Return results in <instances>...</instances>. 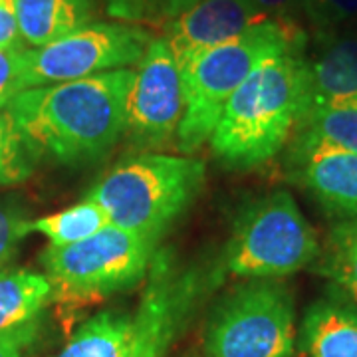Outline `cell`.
Returning <instances> with one entry per match:
<instances>
[{"mask_svg":"<svg viewBox=\"0 0 357 357\" xmlns=\"http://www.w3.org/2000/svg\"><path fill=\"white\" fill-rule=\"evenodd\" d=\"M307 46V34L296 20H264L181 66L185 112L177 131L183 155L199 151L217 126L222 107L264 60Z\"/></svg>","mask_w":357,"mask_h":357,"instance_id":"obj_3","label":"cell"},{"mask_svg":"<svg viewBox=\"0 0 357 357\" xmlns=\"http://www.w3.org/2000/svg\"><path fill=\"white\" fill-rule=\"evenodd\" d=\"M185 112L181 68L163 36H153L135 68L129 89L123 139L135 153L157 151L177 141Z\"/></svg>","mask_w":357,"mask_h":357,"instance_id":"obj_10","label":"cell"},{"mask_svg":"<svg viewBox=\"0 0 357 357\" xmlns=\"http://www.w3.org/2000/svg\"><path fill=\"white\" fill-rule=\"evenodd\" d=\"M151 0H103L105 13L119 22L145 26Z\"/></svg>","mask_w":357,"mask_h":357,"instance_id":"obj_26","label":"cell"},{"mask_svg":"<svg viewBox=\"0 0 357 357\" xmlns=\"http://www.w3.org/2000/svg\"><path fill=\"white\" fill-rule=\"evenodd\" d=\"M321 255L318 234L288 191L246 203L236 215L220 262L236 278H286Z\"/></svg>","mask_w":357,"mask_h":357,"instance_id":"obj_7","label":"cell"},{"mask_svg":"<svg viewBox=\"0 0 357 357\" xmlns=\"http://www.w3.org/2000/svg\"><path fill=\"white\" fill-rule=\"evenodd\" d=\"M38 330L0 335V357H24V349L34 342V335Z\"/></svg>","mask_w":357,"mask_h":357,"instance_id":"obj_29","label":"cell"},{"mask_svg":"<svg viewBox=\"0 0 357 357\" xmlns=\"http://www.w3.org/2000/svg\"><path fill=\"white\" fill-rule=\"evenodd\" d=\"M307 109V56L292 48L264 60L229 98L211 133L220 165L248 171L272 161Z\"/></svg>","mask_w":357,"mask_h":357,"instance_id":"obj_2","label":"cell"},{"mask_svg":"<svg viewBox=\"0 0 357 357\" xmlns=\"http://www.w3.org/2000/svg\"><path fill=\"white\" fill-rule=\"evenodd\" d=\"M151 40L153 34L145 26L93 20L46 46L26 48V89L133 68Z\"/></svg>","mask_w":357,"mask_h":357,"instance_id":"obj_9","label":"cell"},{"mask_svg":"<svg viewBox=\"0 0 357 357\" xmlns=\"http://www.w3.org/2000/svg\"><path fill=\"white\" fill-rule=\"evenodd\" d=\"M296 304L282 278H250L218 300L204 330V357H292Z\"/></svg>","mask_w":357,"mask_h":357,"instance_id":"obj_8","label":"cell"},{"mask_svg":"<svg viewBox=\"0 0 357 357\" xmlns=\"http://www.w3.org/2000/svg\"><path fill=\"white\" fill-rule=\"evenodd\" d=\"M0 6H14V0H0Z\"/></svg>","mask_w":357,"mask_h":357,"instance_id":"obj_30","label":"cell"},{"mask_svg":"<svg viewBox=\"0 0 357 357\" xmlns=\"http://www.w3.org/2000/svg\"><path fill=\"white\" fill-rule=\"evenodd\" d=\"M197 2L199 0H151L145 26L163 30L169 22H173L181 14L187 13Z\"/></svg>","mask_w":357,"mask_h":357,"instance_id":"obj_25","label":"cell"},{"mask_svg":"<svg viewBox=\"0 0 357 357\" xmlns=\"http://www.w3.org/2000/svg\"><path fill=\"white\" fill-rule=\"evenodd\" d=\"M300 10L318 38L335 34L340 26L356 20L357 0H302Z\"/></svg>","mask_w":357,"mask_h":357,"instance_id":"obj_23","label":"cell"},{"mask_svg":"<svg viewBox=\"0 0 357 357\" xmlns=\"http://www.w3.org/2000/svg\"><path fill=\"white\" fill-rule=\"evenodd\" d=\"M316 262L319 274L330 278L357 304V218L342 220L330 230Z\"/></svg>","mask_w":357,"mask_h":357,"instance_id":"obj_20","label":"cell"},{"mask_svg":"<svg viewBox=\"0 0 357 357\" xmlns=\"http://www.w3.org/2000/svg\"><path fill=\"white\" fill-rule=\"evenodd\" d=\"M52 302L46 274L30 270L0 272V335L38 330V319Z\"/></svg>","mask_w":357,"mask_h":357,"instance_id":"obj_16","label":"cell"},{"mask_svg":"<svg viewBox=\"0 0 357 357\" xmlns=\"http://www.w3.org/2000/svg\"><path fill=\"white\" fill-rule=\"evenodd\" d=\"M318 48L307 58V109L357 102V36H318ZM302 121V119H300Z\"/></svg>","mask_w":357,"mask_h":357,"instance_id":"obj_13","label":"cell"},{"mask_svg":"<svg viewBox=\"0 0 357 357\" xmlns=\"http://www.w3.org/2000/svg\"><path fill=\"white\" fill-rule=\"evenodd\" d=\"M30 217L16 199H0V272L13 264L20 243L30 234Z\"/></svg>","mask_w":357,"mask_h":357,"instance_id":"obj_22","label":"cell"},{"mask_svg":"<svg viewBox=\"0 0 357 357\" xmlns=\"http://www.w3.org/2000/svg\"><path fill=\"white\" fill-rule=\"evenodd\" d=\"M24 50H0V109L26 89Z\"/></svg>","mask_w":357,"mask_h":357,"instance_id":"obj_24","label":"cell"},{"mask_svg":"<svg viewBox=\"0 0 357 357\" xmlns=\"http://www.w3.org/2000/svg\"><path fill=\"white\" fill-rule=\"evenodd\" d=\"M22 48H24V40L20 36L14 6H0V50H22Z\"/></svg>","mask_w":357,"mask_h":357,"instance_id":"obj_27","label":"cell"},{"mask_svg":"<svg viewBox=\"0 0 357 357\" xmlns=\"http://www.w3.org/2000/svg\"><path fill=\"white\" fill-rule=\"evenodd\" d=\"M288 157L294 181L304 185L333 215L357 218V153L292 143Z\"/></svg>","mask_w":357,"mask_h":357,"instance_id":"obj_12","label":"cell"},{"mask_svg":"<svg viewBox=\"0 0 357 357\" xmlns=\"http://www.w3.org/2000/svg\"><path fill=\"white\" fill-rule=\"evenodd\" d=\"M107 225L109 220L102 208L84 197L79 203L72 204L64 211L34 218L30 222V232H40L42 236H46L48 246L62 248L86 241Z\"/></svg>","mask_w":357,"mask_h":357,"instance_id":"obj_19","label":"cell"},{"mask_svg":"<svg viewBox=\"0 0 357 357\" xmlns=\"http://www.w3.org/2000/svg\"><path fill=\"white\" fill-rule=\"evenodd\" d=\"M135 68L20 91L8 112L36 159L88 167L123 139Z\"/></svg>","mask_w":357,"mask_h":357,"instance_id":"obj_1","label":"cell"},{"mask_svg":"<svg viewBox=\"0 0 357 357\" xmlns=\"http://www.w3.org/2000/svg\"><path fill=\"white\" fill-rule=\"evenodd\" d=\"M204 177L203 161L189 155L135 153L96 181L86 199L102 208L112 227L161 241L197 201Z\"/></svg>","mask_w":357,"mask_h":357,"instance_id":"obj_4","label":"cell"},{"mask_svg":"<svg viewBox=\"0 0 357 357\" xmlns=\"http://www.w3.org/2000/svg\"><path fill=\"white\" fill-rule=\"evenodd\" d=\"M264 20L252 0H199L163 28V38L181 68L192 56L229 42Z\"/></svg>","mask_w":357,"mask_h":357,"instance_id":"obj_11","label":"cell"},{"mask_svg":"<svg viewBox=\"0 0 357 357\" xmlns=\"http://www.w3.org/2000/svg\"><path fill=\"white\" fill-rule=\"evenodd\" d=\"M159 243L107 225L76 244L46 246L40 262L52 284V302L72 312L133 288L147 278Z\"/></svg>","mask_w":357,"mask_h":357,"instance_id":"obj_6","label":"cell"},{"mask_svg":"<svg viewBox=\"0 0 357 357\" xmlns=\"http://www.w3.org/2000/svg\"><path fill=\"white\" fill-rule=\"evenodd\" d=\"M252 4L266 20H296L294 14L300 10L302 0H252Z\"/></svg>","mask_w":357,"mask_h":357,"instance_id":"obj_28","label":"cell"},{"mask_svg":"<svg viewBox=\"0 0 357 357\" xmlns=\"http://www.w3.org/2000/svg\"><path fill=\"white\" fill-rule=\"evenodd\" d=\"M292 143L326 145L357 153V102L306 114L294 131Z\"/></svg>","mask_w":357,"mask_h":357,"instance_id":"obj_18","label":"cell"},{"mask_svg":"<svg viewBox=\"0 0 357 357\" xmlns=\"http://www.w3.org/2000/svg\"><path fill=\"white\" fill-rule=\"evenodd\" d=\"M36 161L8 107L0 109V187L28 181L36 169Z\"/></svg>","mask_w":357,"mask_h":357,"instance_id":"obj_21","label":"cell"},{"mask_svg":"<svg viewBox=\"0 0 357 357\" xmlns=\"http://www.w3.org/2000/svg\"><path fill=\"white\" fill-rule=\"evenodd\" d=\"M296 357H357V304L324 298L307 307Z\"/></svg>","mask_w":357,"mask_h":357,"instance_id":"obj_14","label":"cell"},{"mask_svg":"<svg viewBox=\"0 0 357 357\" xmlns=\"http://www.w3.org/2000/svg\"><path fill=\"white\" fill-rule=\"evenodd\" d=\"M14 10L24 44L40 48L93 22L98 0H14Z\"/></svg>","mask_w":357,"mask_h":357,"instance_id":"obj_15","label":"cell"},{"mask_svg":"<svg viewBox=\"0 0 357 357\" xmlns=\"http://www.w3.org/2000/svg\"><path fill=\"white\" fill-rule=\"evenodd\" d=\"M133 316L126 310H103L82 321L56 357H121L131 337Z\"/></svg>","mask_w":357,"mask_h":357,"instance_id":"obj_17","label":"cell"},{"mask_svg":"<svg viewBox=\"0 0 357 357\" xmlns=\"http://www.w3.org/2000/svg\"><path fill=\"white\" fill-rule=\"evenodd\" d=\"M354 22H356V28H357V16H356V20H354Z\"/></svg>","mask_w":357,"mask_h":357,"instance_id":"obj_31","label":"cell"},{"mask_svg":"<svg viewBox=\"0 0 357 357\" xmlns=\"http://www.w3.org/2000/svg\"><path fill=\"white\" fill-rule=\"evenodd\" d=\"M225 276L220 255L183 260L175 248L159 246L121 357H165Z\"/></svg>","mask_w":357,"mask_h":357,"instance_id":"obj_5","label":"cell"}]
</instances>
